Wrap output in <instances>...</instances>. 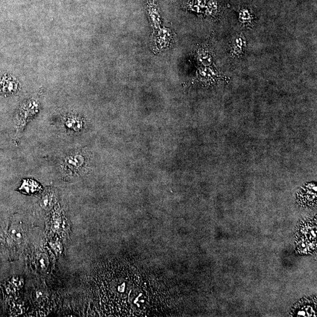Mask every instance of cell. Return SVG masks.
<instances>
[{
    "label": "cell",
    "mask_w": 317,
    "mask_h": 317,
    "mask_svg": "<svg viewBox=\"0 0 317 317\" xmlns=\"http://www.w3.org/2000/svg\"><path fill=\"white\" fill-rule=\"evenodd\" d=\"M196 58L200 63L204 66H209L213 62L212 51L210 45H204L199 48L196 51Z\"/></svg>",
    "instance_id": "obj_4"
},
{
    "label": "cell",
    "mask_w": 317,
    "mask_h": 317,
    "mask_svg": "<svg viewBox=\"0 0 317 317\" xmlns=\"http://www.w3.org/2000/svg\"><path fill=\"white\" fill-rule=\"evenodd\" d=\"M19 190L21 192L32 195V194H37L40 192L41 186L36 181L32 180V179H25L23 181L22 184H21Z\"/></svg>",
    "instance_id": "obj_5"
},
{
    "label": "cell",
    "mask_w": 317,
    "mask_h": 317,
    "mask_svg": "<svg viewBox=\"0 0 317 317\" xmlns=\"http://www.w3.org/2000/svg\"><path fill=\"white\" fill-rule=\"evenodd\" d=\"M298 315L299 316H305V313L304 311H299L298 313Z\"/></svg>",
    "instance_id": "obj_7"
},
{
    "label": "cell",
    "mask_w": 317,
    "mask_h": 317,
    "mask_svg": "<svg viewBox=\"0 0 317 317\" xmlns=\"http://www.w3.org/2000/svg\"><path fill=\"white\" fill-rule=\"evenodd\" d=\"M86 155L82 151H72L65 157L61 163V169L63 174L73 178L82 174L87 164Z\"/></svg>",
    "instance_id": "obj_1"
},
{
    "label": "cell",
    "mask_w": 317,
    "mask_h": 317,
    "mask_svg": "<svg viewBox=\"0 0 317 317\" xmlns=\"http://www.w3.org/2000/svg\"><path fill=\"white\" fill-rule=\"evenodd\" d=\"M84 126L83 119L78 116L70 114L65 119L64 126L68 131L79 132L82 131Z\"/></svg>",
    "instance_id": "obj_3"
},
{
    "label": "cell",
    "mask_w": 317,
    "mask_h": 317,
    "mask_svg": "<svg viewBox=\"0 0 317 317\" xmlns=\"http://www.w3.org/2000/svg\"><path fill=\"white\" fill-rule=\"evenodd\" d=\"M38 111V105L36 102L29 103L24 106L18 114L16 119V125L18 129L24 128L27 123L36 114Z\"/></svg>",
    "instance_id": "obj_2"
},
{
    "label": "cell",
    "mask_w": 317,
    "mask_h": 317,
    "mask_svg": "<svg viewBox=\"0 0 317 317\" xmlns=\"http://www.w3.org/2000/svg\"><path fill=\"white\" fill-rule=\"evenodd\" d=\"M240 37L236 38L231 46V53L233 55H240L243 52V48L245 47L244 41Z\"/></svg>",
    "instance_id": "obj_6"
}]
</instances>
